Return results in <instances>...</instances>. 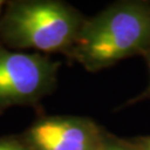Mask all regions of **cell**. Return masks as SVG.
<instances>
[{
    "label": "cell",
    "mask_w": 150,
    "mask_h": 150,
    "mask_svg": "<svg viewBox=\"0 0 150 150\" xmlns=\"http://www.w3.org/2000/svg\"><path fill=\"white\" fill-rule=\"evenodd\" d=\"M90 71L150 52V4L125 1L83 20L66 51Z\"/></svg>",
    "instance_id": "1"
},
{
    "label": "cell",
    "mask_w": 150,
    "mask_h": 150,
    "mask_svg": "<svg viewBox=\"0 0 150 150\" xmlns=\"http://www.w3.org/2000/svg\"><path fill=\"white\" fill-rule=\"evenodd\" d=\"M82 22L78 11L59 1H15L0 20V40L17 49L64 52Z\"/></svg>",
    "instance_id": "2"
},
{
    "label": "cell",
    "mask_w": 150,
    "mask_h": 150,
    "mask_svg": "<svg viewBox=\"0 0 150 150\" xmlns=\"http://www.w3.org/2000/svg\"><path fill=\"white\" fill-rule=\"evenodd\" d=\"M58 66L42 54L0 47V111L40 99L54 86Z\"/></svg>",
    "instance_id": "3"
},
{
    "label": "cell",
    "mask_w": 150,
    "mask_h": 150,
    "mask_svg": "<svg viewBox=\"0 0 150 150\" xmlns=\"http://www.w3.org/2000/svg\"><path fill=\"white\" fill-rule=\"evenodd\" d=\"M106 138L90 120L51 117L38 120L26 141L30 150H102Z\"/></svg>",
    "instance_id": "4"
},
{
    "label": "cell",
    "mask_w": 150,
    "mask_h": 150,
    "mask_svg": "<svg viewBox=\"0 0 150 150\" xmlns=\"http://www.w3.org/2000/svg\"><path fill=\"white\" fill-rule=\"evenodd\" d=\"M132 150H150V136L125 140Z\"/></svg>",
    "instance_id": "5"
},
{
    "label": "cell",
    "mask_w": 150,
    "mask_h": 150,
    "mask_svg": "<svg viewBox=\"0 0 150 150\" xmlns=\"http://www.w3.org/2000/svg\"><path fill=\"white\" fill-rule=\"evenodd\" d=\"M102 150H132L125 140L110 139L109 137L106 138L105 145Z\"/></svg>",
    "instance_id": "6"
},
{
    "label": "cell",
    "mask_w": 150,
    "mask_h": 150,
    "mask_svg": "<svg viewBox=\"0 0 150 150\" xmlns=\"http://www.w3.org/2000/svg\"><path fill=\"white\" fill-rule=\"evenodd\" d=\"M0 150H30L27 146H23L15 140L0 139Z\"/></svg>",
    "instance_id": "7"
},
{
    "label": "cell",
    "mask_w": 150,
    "mask_h": 150,
    "mask_svg": "<svg viewBox=\"0 0 150 150\" xmlns=\"http://www.w3.org/2000/svg\"><path fill=\"white\" fill-rule=\"evenodd\" d=\"M2 6H4V1H1V0H0V12H1V8H2Z\"/></svg>",
    "instance_id": "8"
}]
</instances>
